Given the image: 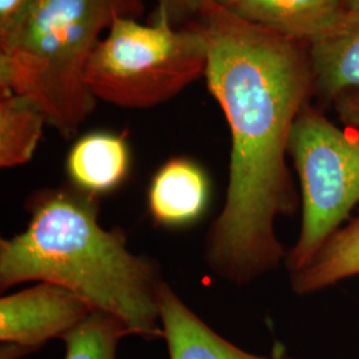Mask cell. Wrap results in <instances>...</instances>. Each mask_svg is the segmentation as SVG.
Instances as JSON below:
<instances>
[{
    "label": "cell",
    "instance_id": "obj_1",
    "mask_svg": "<svg viewBox=\"0 0 359 359\" xmlns=\"http://www.w3.org/2000/svg\"><path fill=\"white\" fill-rule=\"evenodd\" d=\"M194 23L208 46V88L231 132L226 196L206 231L204 258L218 278L244 286L280 268L286 250L277 219L301 205L287 148L316 96L310 46L250 25L215 0Z\"/></svg>",
    "mask_w": 359,
    "mask_h": 359
},
{
    "label": "cell",
    "instance_id": "obj_2",
    "mask_svg": "<svg viewBox=\"0 0 359 359\" xmlns=\"http://www.w3.org/2000/svg\"><path fill=\"white\" fill-rule=\"evenodd\" d=\"M26 229L0 240V289L63 286L123 322L130 335L163 338L160 294L167 281L152 257L133 253L126 231L107 229L99 200L74 185L44 188L26 203Z\"/></svg>",
    "mask_w": 359,
    "mask_h": 359
},
{
    "label": "cell",
    "instance_id": "obj_3",
    "mask_svg": "<svg viewBox=\"0 0 359 359\" xmlns=\"http://www.w3.org/2000/svg\"><path fill=\"white\" fill-rule=\"evenodd\" d=\"M144 0H34L0 36V88L38 105L48 126L75 137L95 111L84 71L117 18H137Z\"/></svg>",
    "mask_w": 359,
    "mask_h": 359
},
{
    "label": "cell",
    "instance_id": "obj_4",
    "mask_svg": "<svg viewBox=\"0 0 359 359\" xmlns=\"http://www.w3.org/2000/svg\"><path fill=\"white\" fill-rule=\"evenodd\" d=\"M206 65L205 36L196 23L176 26L157 13L147 26L120 16L92 52L84 81L96 100L147 109L205 76Z\"/></svg>",
    "mask_w": 359,
    "mask_h": 359
},
{
    "label": "cell",
    "instance_id": "obj_5",
    "mask_svg": "<svg viewBox=\"0 0 359 359\" xmlns=\"http://www.w3.org/2000/svg\"><path fill=\"white\" fill-rule=\"evenodd\" d=\"M287 154L302 206L301 231L283 261L292 274L308 265L359 203V137L309 104L295 120Z\"/></svg>",
    "mask_w": 359,
    "mask_h": 359
},
{
    "label": "cell",
    "instance_id": "obj_6",
    "mask_svg": "<svg viewBox=\"0 0 359 359\" xmlns=\"http://www.w3.org/2000/svg\"><path fill=\"white\" fill-rule=\"evenodd\" d=\"M93 310L71 290L36 285L0 299V359H20L52 339H65Z\"/></svg>",
    "mask_w": 359,
    "mask_h": 359
},
{
    "label": "cell",
    "instance_id": "obj_7",
    "mask_svg": "<svg viewBox=\"0 0 359 359\" xmlns=\"http://www.w3.org/2000/svg\"><path fill=\"white\" fill-rule=\"evenodd\" d=\"M231 15L285 38L313 44L342 25V0H215Z\"/></svg>",
    "mask_w": 359,
    "mask_h": 359
},
{
    "label": "cell",
    "instance_id": "obj_8",
    "mask_svg": "<svg viewBox=\"0 0 359 359\" xmlns=\"http://www.w3.org/2000/svg\"><path fill=\"white\" fill-rule=\"evenodd\" d=\"M210 201L205 170L187 157H175L154 173L148 191V209L157 225L184 228L204 216Z\"/></svg>",
    "mask_w": 359,
    "mask_h": 359
},
{
    "label": "cell",
    "instance_id": "obj_9",
    "mask_svg": "<svg viewBox=\"0 0 359 359\" xmlns=\"http://www.w3.org/2000/svg\"><path fill=\"white\" fill-rule=\"evenodd\" d=\"M158 309L169 359H295L261 357L233 345L197 316L168 283Z\"/></svg>",
    "mask_w": 359,
    "mask_h": 359
},
{
    "label": "cell",
    "instance_id": "obj_10",
    "mask_svg": "<svg viewBox=\"0 0 359 359\" xmlns=\"http://www.w3.org/2000/svg\"><path fill=\"white\" fill-rule=\"evenodd\" d=\"M128 144L115 133L92 132L81 136L67 156V175L77 189L102 196L117 189L128 176Z\"/></svg>",
    "mask_w": 359,
    "mask_h": 359
},
{
    "label": "cell",
    "instance_id": "obj_11",
    "mask_svg": "<svg viewBox=\"0 0 359 359\" xmlns=\"http://www.w3.org/2000/svg\"><path fill=\"white\" fill-rule=\"evenodd\" d=\"M316 96L322 103L359 90V10L346 15L333 32L310 44Z\"/></svg>",
    "mask_w": 359,
    "mask_h": 359
},
{
    "label": "cell",
    "instance_id": "obj_12",
    "mask_svg": "<svg viewBox=\"0 0 359 359\" xmlns=\"http://www.w3.org/2000/svg\"><path fill=\"white\" fill-rule=\"evenodd\" d=\"M354 276H359V215L335 231L308 265L289 278L295 294L309 295Z\"/></svg>",
    "mask_w": 359,
    "mask_h": 359
},
{
    "label": "cell",
    "instance_id": "obj_13",
    "mask_svg": "<svg viewBox=\"0 0 359 359\" xmlns=\"http://www.w3.org/2000/svg\"><path fill=\"white\" fill-rule=\"evenodd\" d=\"M46 124V116L31 99L0 88V167H22L29 163Z\"/></svg>",
    "mask_w": 359,
    "mask_h": 359
},
{
    "label": "cell",
    "instance_id": "obj_14",
    "mask_svg": "<svg viewBox=\"0 0 359 359\" xmlns=\"http://www.w3.org/2000/svg\"><path fill=\"white\" fill-rule=\"evenodd\" d=\"M127 335L129 330L120 320L92 311L63 339L65 359H117L118 344Z\"/></svg>",
    "mask_w": 359,
    "mask_h": 359
},
{
    "label": "cell",
    "instance_id": "obj_15",
    "mask_svg": "<svg viewBox=\"0 0 359 359\" xmlns=\"http://www.w3.org/2000/svg\"><path fill=\"white\" fill-rule=\"evenodd\" d=\"M157 1H158L157 13L167 16L170 22L179 26L181 20H187L189 18H197L210 0H157Z\"/></svg>",
    "mask_w": 359,
    "mask_h": 359
},
{
    "label": "cell",
    "instance_id": "obj_16",
    "mask_svg": "<svg viewBox=\"0 0 359 359\" xmlns=\"http://www.w3.org/2000/svg\"><path fill=\"white\" fill-rule=\"evenodd\" d=\"M333 105L344 128L359 137V90L338 96Z\"/></svg>",
    "mask_w": 359,
    "mask_h": 359
},
{
    "label": "cell",
    "instance_id": "obj_17",
    "mask_svg": "<svg viewBox=\"0 0 359 359\" xmlns=\"http://www.w3.org/2000/svg\"><path fill=\"white\" fill-rule=\"evenodd\" d=\"M34 0H0V36L6 35L25 15Z\"/></svg>",
    "mask_w": 359,
    "mask_h": 359
},
{
    "label": "cell",
    "instance_id": "obj_18",
    "mask_svg": "<svg viewBox=\"0 0 359 359\" xmlns=\"http://www.w3.org/2000/svg\"><path fill=\"white\" fill-rule=\"evenodd\" d=\"M345 7H346L347 11L351 13V11H358L359 10V0H342Z\"/></svg>",
    "mask_w": 359,
    "mask_h": 359
}]
</instances>
